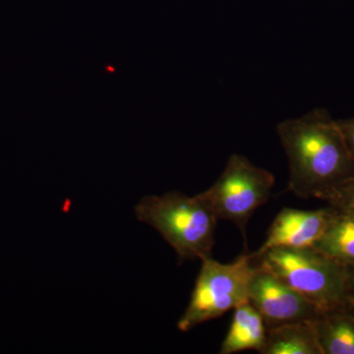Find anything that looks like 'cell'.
<instances>
[{
    "label": "cell",
    "mask_w": 354,
    "mask_h": 354,
    "mask_svg": "<svg viewBox=\"0 0 354 354\" xmlns=\"http://www.w3.org/2000/svg\"><path fill=\"white\" fill-rule=\"evenodd\" d=\"M249 302L262 316L267 330L285 324L309 322L322 313L304 295L259 266H256L251 281Z\"/></svg>",
    "instance_id": "8992f818"
},
{
    "label": "cell",
    "mask_w": 354,
    "mask_h": 354,
    "mask_svg": "<svg viewBox=\"0 0 354 354\" xmlns=\"http://www.w3.org/2000/svg\"><path fill=\"white\" fill-rule=\"evenodd\" d=\"M135 214L160 232L176 251L179 262L211 256L218 220L199 195L189 197L172 191L162 196L144 197L135 207Z\"/></svg>",
    "instance_id": "3957f363"
},
{
    "label": "cell",
    "mask_w": 354,
    "mask_h": 354,
    "mask_svg": "<svg viewBox=\"0 0 354 354\" xmlns=\"http://www.w3.org/2000/svg\"><path fill=\"white\" fill-rule=\"evenodd\" d=\"M261 354H322L309 322L285 324L267 330Z\"/></svg>",
    "instance_id": "8fae6325"
},
{
    "label": "cell",
    "mask_w": 354,
    "mask_h": 354,
    "mask_svg": "<svg viewBox=\"0 0 354 354\" xmlns=\"http://www.w3.org/2000/svg\"><path fill=\"white\" fill-rule=\"evenodd\" d=\"M267 327L259 312L250 302L234 309L232 324L221 344V354H232L244 351H257L264 348Z\"/></svg>",
    "instance_id": "ba28073f"
},
{
    "label": "cell",
    "mask_w": 354,
    "mask_h": 354,
    "mask_svg": "<svg viewBox=\"0 0 354 354\" xmlns=\"http://www.w3.org/2000/svg\"><path fill=\"white\" fill-rule=\"evenodd\" d=\"M330 208L327 227L314 247L342 265L354 266V214Z\"/></svg>",
    "instance_id": "30bf717a"
},
{
    "label": "cell",
    "mask_w": 354,
    "mask_h": 354,
    "mask_svg": "<svg viewBox=\"0 0 354 354\" xmlns=\"http://www.w3.org/2000/svg\"><path fill=\"white\" fill-rule=\"evenodd\" d=\"M322 312L348 310V271L315 247L274 248L252 258Z\"/></svg>",
    "instance_id": "7a4b0ae2"
},
{
    "label": "cell",
    "mask_w": 354,
    "mask_h": 354,
    "mask_svg": "<svg viewBox=\"0 0 354 354\" xmlns=\"http://www.w3.org/2000/svg\"><path fill=\"white\" fill-rule=\"evenodd\" d=\"M335 122L342 133L349 155L354 160V116L346 120H335Z\"/></svg>",
    "instance_id": "4fadbf2b"
},
{
    "label": "cell",
    "mask_w": 354,
    "mask_h": 354,
    "mask_svg": "<svg viewBox=\"0 0 354 354\" xmlns=\"http://www.w3.org/2000/svg\"><path fill=\"white\" fill-rule=\"evenodd\" d=\"M201 261L189 304L177 324L181 332H188L249 302V288L256 272L250 254H242L228 264H221L211 256Z\"/></svg>",
    "instance_id": "277c9868"
},
{
    "label": "cell",
    "mask_w": 354,
    "mask_h": 354,
    "mask_svg": "<svg viewBox=\"0 0 354 354\" xmlns=\"http://www.w3.org/2000/svg\"><path fill=\"white\" fill-rule=\"evenodd\" d=\"M348 271V310L354 317V266H346Z\"/></svg>",
    "instance_id": "5bb4252c"
},
{
    "label": "cell",
    "mask_w": 354,
    "mask_h": 354,
    "mask_svg": "<svg viewBox=\"0 0 354 354\" xmlns=\"http://www.w3.org/2000/svg\"><path fill=\"white\" fill-rule=\"evenodd\" d=\"M311 323L322 354H354V317L348 310L322 312Z\"/></svg>",
    "instance_id": "9c48e42d"
},
{
    "label": "cell",
    "mask_w": 354,
    "mask_h": 354,
    "mask_svg": "<svg viewBox=\"0 0 354 354\" xmlns=\"http://www.w3.org/2000/svg\"><path fill=\"white\" fill-rule=\"evenodd\" d=\"M274 185L271 172L253 165L244 156L234 153L216 183L198 195L218 220L234 223L246 244L247 223L254 212L268 202Z\"/></svg>",
    "instance_id": "5b68a950"
},
{
    "label": "cell",
    "mask_w": 354,
    "mask_h": 354,
    "mask_svg": "<svg viewBox=\"0 0 354 354\" xmlns=\"http://www.w3.org/2000/svg\"><path fill=\"white\" fill-rule=\"evenodd\" d=\"M327 203L334 208L354 214V178L335 191Z\"/></svg>",
    "instance_id": "7c38bea8"
},
{
    "label": "cell",
    "mask_w": 354,
    "mask_h": 354,
    "mask_svg": "<svg viewBox=\"0 0 354 354\" xmlns=\"http://www.w3.org/2000/svg\"><path fill=\"white\" fill-rule=\"evenodd\" d=\"M330 211V206L312 211L283 208L272 221L264 243L251 257L274 248L314 247L327 227Z\"/></svg>",
    "instance_id": "52a82bcc"
},
{
    "label": "cell",
    "mask_w": 354,
    "mask_h": 354,
    "mask_svg": "<svg viewBox=\"0 0 354 354\" xmlns=\"http://www.w3.org/2000/svg\"><path fill=\"white\" fill-rule=\"evenodd\" d=\"M277 134L288 157V190L295 196L327 202L354 178V160L326 109L281 121Z\"/></svg>",
    "instance_id": "6da1fadb"
}]
</instances>
